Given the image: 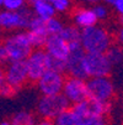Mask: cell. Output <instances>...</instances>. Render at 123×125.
I'll use <instances>...</instances> for the list:
<instances>
[{
  "instance_id": "cell-1",
  "label": "cell",
  "mask_w": 123,
  "mask_h": 125,
  "mask_svg": "<svg viewBox=\"0 0 123 125\" xmlns=\"http://www.w3.org/2000/svg\"><path fill=\"white\" fill-rule=\"evenodd\" d=\"M80 42L86 53H107L113 46L112 35L101 25L82 30Z\"/></svg>"
},
{
  "instance_id": "cell-2",
  "label": "cell",
  "mask_w": 123,
  "mask_h": 125,
  "mask_svg": "<svg viewBox=\"0 0 123 125\" xmlns=\"http://www.w3.org/2000/svg\"><path fill=\"white\" fill-rule=\"evenodd\" d=\"M1 47L6 52L9 62H25L34 50L28 33L25 31H17L6 35L3 40Z\"/></svg>"
},
{
  "instance_id": "cell-3",
  "label": "cell",
  "mask_w": 123,
  "mask_h": 125,
  "mask_svg": "<svg viewBox=\"0 0 123 125\" xmlns=\"http://www.w3.org/2000/svg\"><path fill=\"white\" fill-rule=\"evenodd\" d=\"M69 109H70V103L63 94L42 95L36 105L37 115L41 116V119H48V120H54L62 113Z\"/></svg>"
},
{
  "instance_id": "cell-4",
  "label": "cell",
  "mask_w": 123,
  "mask_h": 125,
  "mask_svg": "<svg viewBox=\"0 0 123 125\" xmlns=\"http://www.w3.org/2000/svg\"><path fill=\"white\" fill-rule=\"evenodd\" d=\"M87 91H89V99L111 104V100L116 93V88L110 77H98L87 79Z\"/></svg>"
},
{
  "instance_id": "cell-5",
  "label": "cell",
  "mask_w": 123,
  "mask_h": 125,
  "mask_svg": "<svg viewBox=\"0 0 123 125\" xmlns=\"http://www.w3.org/2000/svg\"><path fill=\"white\" fill-rule=\"evenodd\" d=\"M25 63L28 73V81L33 83H37L47 71L50 69V57L44 48L33 50Z\"/></svg>"
},
{
  "instance_id": "cell-6",
  "label": "cell",
  "mask_w": 123,
  "mask_h": 125,
  "mask_svg": "<svg viewBox=\"0 0 123 125\" xmlns=\"http://www.w3.org/2000/svg\"><path fill=\"white\" fill-rule=\"evenodd\" d=\"M0 81L10 85L15 92L24 87L28 81V73L25 62H8L1 72Z\"/></svg>"
},
{
  "instance_id": "cell-7",
  "label": "cell",
  "mask_w": 123,
  "mask_h": 125,
  "mask_svg": "<svg viewBox=\"0 0 123 125\" xmlns=\"http://www.w3.org/2000/svg\"><path fill=\"white\" fill-rule=\"evenodd\" d=\"M112 69L113 67L106 53H86L85 71L89 78L110 77Z\"/></svg>"
},
{
  "instance_id": "cell-8",
  "label": "cell",
  "mask_w": 123,
  "mask_h": 125,
  "mask_svg": "<svg viewBox=\"0 0 123 125\" xmlns=\"http://www.w3.org/2000/svg\"><path fill=\"white\" fill-rule=\"evenodd\" d=\"M33 16L28 9L22 11H6L3 10L0 12V26L5 31H20L27 30L30 26V21Z\"/></svg>"
},
{
  "instance_id": "cell-9",
  "label": "cell",
  "mask_w": 123,
  "mask_h": 125,
  "mask_svg": "<svg viewBox=\"0 0 123 125\" xmlns=\"http://www.w3.org/2000/svg\"><path fill=\"white\" fill-rule=\"evenodd\" d=\"M70 45V56L66 61V69L65 72L69 77H76L81 79H87L86 71H85V56L86 52L84 51L81 42H73Z\"/></svg>"
},
{
  "instance_id": "cell-10",
  "label": "cell",
  "mask_w": 123,
  "mask_h": 125,
  "mask_svg": "<svg viewBox=\"0 0 123 125\" xmlns=\"http://www.w3.org/2000/svg\"><path fill=\"white\" fill-rule=\"evenodd\" d=\"M64 83L65 77L63 73L54 69H48L36 84L42 95H58L63 93Z\"/></svg>"
},
{
  "instance_id": "cell-11",
  "label": "cell",
  "mask_w": 123,
  "mask_h": 125,
  "mask_svg": "<svg viewBox=\"0 0 123 125\" xmlns=\"http://www.w3.org/2000/svg\"><path fill=\"white\" fill-rule=\"evenodd\" d=\"M70 109L81 120L87 119V118H105L111 110V104L86 99L81 103L72 105Z\"/></svg>"
},
{
  "instance_id": "cell-12",
  "label": "cell",
  "mask_w": 123,
  "mask_h": 125,
  "mask_svg": "<svg viewBox=\"0 0 123 125\" xmlns=\"http://www.w3.org/2000/svg\"><path fill=\"white\" fill-rule=\"evenodd\" d=\"M62 94L69 100L72 105L89 99L87 81L76 77H66Z\"/></svg>"
},
{
  "instance_id": "cell-13",
  "label": "cell",
  "mask_w": 123,
  "mask_h": 125,
  "mask_svg": "<svg viewBox=\"0 0 123 125\" xmlns=\"http://www.w3.org/2000/svg\"><path fill=\"white\" fill-rule=\"evenodd\" d=\"M43 48L49 55V57H52L56 61H59V62L66 63V61L70 56V45L60 35L49 36Z\"/></svg>"
},
{
  "instance_id": "cell-14",
  "label": "cell",
  "mask_w": 123,
  "mask_h": 125,
  "mask_svg": "<svg viewBox=\"0 0 123 125\" xmlns=\"http://www.w3.org/2000/svg\"><path fill=\"white\" fill-rule=\"evenodd\" d=\"M72 21L73 25L76 26L79 30H85L92 26L98 25V20L92 10V8H86V6H80L75 8L72 11Z\"/></svg>"
},
{
  "instance_id": "cell-15",
  "label": "cell",
  "mask_w": 123,
  "mask_h": 125,
  "mask_svg": "<svg viewBox=\"0 0 123 125\" xmlns=\"http://www.w3.org/2000/svg\"><path fill=\"white\" fill-rule=\"evenodd\" d=\"M32 12L34 16L40 17L43 21H48L50 19L56 17V9L54 6L52 5V3H49L48 0H42V1H38L36 4L32 5Z\"/></svg>"
},
{
  "instance_id": "cell-16",
  "label": "cell",
  "mask_w": 123,
  "mask_h": 125,
  "mask_svg": "<svg viewBox=\"0 0 123 125\" xmlns=\"http://www.w3.org/2000/svg\"><path fill=\"white\" fill-rule=\"evenodd\" d=\"M10 121H11V125H34L37 120L34 119V115L31 114L30 112L21 110V112L15 113Z\"/></svg>"
},
{
  "instance_id": "cell-17",
  "label": "cell",
  "mask_w": 123,
  "mask_h": 125,
  "mask_svg": "<svg viewBox=\"0 0 123 125\" xmlns=\"http://www.w3.org/2000/svg\"><path fill=\"white\" fill-rule=\"evenodd\" d=\"M53 121L56 125H80L81 119L79 116H76V114L72 109H69V110L62 113L59 116H57Z\"/></svg>"
},
{
  "instance_id": "cell-18",
  "label": "cell",
  "mask_w": 123,
  "mask_h": 125,
  "mask_svg": "<svg viewBox=\"0 0 123 125\" xmlns=\"http://www.w3.org/2000/svg\"><path fill=\"white\" fill-rule=\"evenodd\" d=\"M112 67L115 68H121L123 67V48L118 46H112L110 51L106 53Z\"/></svg>"
},
{
  "instance_id": "cell-19",
  "label": "cell",
  "mask_w": 123,
  "mask_h": 125,
  "mask_svg": "<svg viewBox=\"0 0 123 125\" xmlns=\"http://www.w3.org/2000/svg\"><path fill=\"white\" fill-rule=\"evenodd\" d=\"M60 36L69 43L78 42V41H80V37H81V30H79L74 25H66L64 27L63 32L60 33Z\"/></svg>"
},
{
  "instance_id": "cell-20",
  "label": "cell",
  "mask_w": 123,
  "mask_h": 125,
  "mask_svg": "<svg viewBox=\"0 0 123 125\" xmlns=\"http://www.w3.org/2000/svg\"><path fill=\"white\" fill-rule=\"evenodd\" d=\"M46 26H47V31L49 33V36H57V35H60L64 30V27L66 25H64V22L59 19V17H53L46 22Z\"/></svg>"
},
{
  "instance_id": "cell-21",
  "label": "cell",
  "mask_w": 123,
  "mask_h": 125,
  "mask_svg": "<svg viewBox=\"0 0 123 125\" xmlns=\"http://www.w3.org/2000/svg\"><path fill=\"white\" fill-rule=\"evenodd\" d=\"M27 0H4L1 5L6 11H22L26 9Z\"/></svg>"
},
{
  "instance_id": "cell-22",
  "label": "cell",
  "mask_w": 123,
  "mask_h": 125,
  "mask_svg": "<svg viewBox=\"0 0 123 125\" xmlns=\"http://www.w3.org/2000/svg\"><path fill=\"white\" fill-rule=\"evenodd\" d=\"M48 1L52 3L58 14L69 12L73 6V0H48Z\"/></svg>"
},
{
  "instance_id": "cell-23",
  "label": "cell",
  "mask_w": 123,
  "mask_h": 125,
  "mask_svg": "<svg viewBox=\"0 0 123 125\" xmlns=\"http://www.w3.org/2000/svg\"><path fill=\"white\" fill-rule=\"evenodd\" d=\"M92 10H94L98 21L100 20H106L108 17V15H110V11H108V9L106 8L105 4H96V5L92 6Z\"/></svg>"
},
{
  "instance_id": "cell-24",
  "label": "cell",
  "mask_w": 123,
  "mask_h": 125,
  "mask_svg": "<svg viewBox=\"0 0 123 125\" xmlns=\"http://www.w3.org/2000/svg\"><path fill=\"white\" fill-rule=\"evenodd\" d=\"M80 125H110L105 118H87L81 120Z\"/></svg>"
},
{
  "instance_id": "cell-25",
  "label": "cell",
  "mask_w": 123,
  "mask_h": 125,
  "mask_svg": "<svg viewBox=\"0 0 123 125\" xmlns=\"http://www.w3.org/2000/svg\"><path fill=\"white\" fill-rule=\"evenodd\" d=\"M15 93V91L10 87V85H8L5 82H3L1 81V95L3 97H10V95H12Z\"/></svg>"
},
{
  "instance_id": "cell-26",
  "label": "cell",
  "mask_w": 123,
  "mask_h": 125,
  "mask_svg": "<svg viewBox=\"0 0 123 125\" xmlns=\"http://www.w3.org/2000/svg\"><path fill=\"white\" fill-rule=\"evenodd\" d=\"M113 8H115V10L121 15V17H123V0H117Z\"/></svg>"
},
{
  "instance_id": "cell-27",
  "label": "cell",
  "mask_w": 123,
  "mask_h": 125,
  "mask_svg": "<svg viewBox=\"0 0 123 125\" xmlns=\"http://www.w3.org/2000/svg\"><path fill=\"white\" fill-rule=\"evenodd\" d=\"M34 125H56L53 120H48V119H40L36 121Z\"/></svg>"
},
{
  "instance_id": "cell-28",
  "label": "cell",
  "mask_w": 123,
  "mask_h": 125,
  "mask_svg": "<svg viewBox=\"0 0 123 125\" xmlns=\"http://www.w3.org/2000/svg\"><path fill=\"white\" fill-rule=\"evenodd\" d=\"M118 42H119V45H121V47L123 48V27L119 30V32H118Z\"/></svg>"
},
{
  "instance_id": "cell-29",
  "label": "cell",
  "mask_w": 123,
  "mask_h": 125,
  "mask_svg": "<svg viewBox=\"0 0 123 125\" xmlns=\"http://www.w3.org/2000/svg\"><path fill=\"white\" fill-rule=\"evenodd\" d=\"M116 1H117V0H102V3L105 5H111V6H115Z\"/></svg>"
},
{
  "instance_id": "cell-30",
  "label": "cell",
  "mask_w": 123,
  "mask_h": 125,
  "mask_svg": "<svg viewBox=\"0 0 123 125\" xmlns=\"http://www.w3.org/2000/svg\"><path fill=\"white\" fill-rule=\"evenodd\" d=\"M80 1H82V3H86V4H97L100 0H80Z\"/></svg>"
},
{
  "instance_id": "cell-31",
  "label": "cell",
  "mask_w": 123,
  "mask_h": 125,
  "mask_svg": "<svg viewBox=\"0 0 123 125\" xmlns=\"http://www.w3.org/2000/svg\"><path fill=\"white\" fill-rule=\"evenodd\" d=\"M0 125H11V121L10 120H3Z\"/></svg>"
},
{
  "instance_id": "cell-32",
  "label": "cell",
  "mask_w": 123,
  "mask_h": 125,
  "mask_svg": "<svg viewBox=\"0 0 123 125\" xmlns=\"http://www.w3.org/2000/svg\"><path fill=\"white\" fill-rule=\"evenodd\" d=\"M4 4V0H0V5H3Z\"/></svg>"
},
{
  "instance_id": "cell-33",
  "label": "cell",
  "mask_w": 123,
  "mask_h": 125,
  "mask_svg": "<svg viewBox=\"0 0 123 125\" xmlns=\"http://www.w3.org/2000/svg\"><path fill=\"white\" fill-rule=\"evenodd\" d=\"M121 20H122V24H123V17H122V19H121Z\"/></svg>"
}]
</instances>
